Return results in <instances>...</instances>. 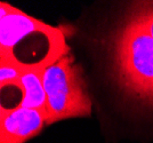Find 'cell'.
<instances>
[{
	"instance_id": "cell-1",
	"label": "cell",
	"mask_w": 153,
	"mask_h": 143,
	"mask_svg": "<svg viewBox=\"0 0 153 143\" xmlns=\"http://www.w3.org/2000/svg\"><path fill=\"white\" fill-rule=\"evenodd\" d=\"M111 78L126 100L153 103V38L129 12L106 39Z\"/></svg>"
},
{
	"instance_id": "cell-2",
	"label": "cell",
	"mask_w": 153,
	"mask_h": 143,
	"mask_svg": "<svg viewBox=\"0 0 153 143\" xmlns=\"http://www.w3.org/2000/svg\"><path fill=\"white\" fill-rule=\"evenodd\" d=\"M44 87L47 95V125L76 117H88L91 101L81 68L63 54L46 68Z\"/></svg>"
},
{
	"instance_id": "cell-3",
	"label": "cell",
	"mask_w": 153,
	"mask_h": 143,
	"mask_svg": "<svg viewBox=\"0 0 153 143\" xmlns=\"http://www.w3.org/2000/svg\"><path fill=\"white\" fill-rule=\"evenodd\" d=\"M59 31L7 2L0 4V56H12L31 36L38 39Z\"/></svg>"
},
{
	"instance_id": "cell-4",
	"label": "cell",
	"mask_w": 153,
	"mask_h": 143,
	"mask_svg": "<svg viewBox=\"0 0 153 143\" xmlns=\"http://www.w3.org/2000/svg\"><path fill=\"white\" fill-rule=\"evenodd\" d=\"M46 120V115L39 110L1 107L0 143H25L42 130Z\"/></svg>"
},
{
	"instance_id": "cell-5",
	"label": "cell",
	"mask_w": 153,
	"mask_h": 143,
	"mask_svg": "<svg viewBox=\"0 0 153 143\" xmlns=\"http://www.w3.org/2000/svg\"><path fill=\"white\" fill-rule=\"evenodd\" d=\"M48 65H34L26 68L22 73L19 88L22 92V98L17 105L39 110L47 118V95L44 87V72ZM47 121V120H46Z\"/></svg>"
},
{
	"instance_id": "cell-6",
	"label": "cell",
	"mask_w": 153,
	"mask_h": 143,
	"mask_svg": "<svg viewBox=\"0 0 153 143\" xmlns=\"http://www.w3.org/2000/svg\"><path fill=\"white\" fill-rule=\"evenodd\" d=\"M26 66L7 56H0V86H19L22 73Z\"/></svg>"
},
{
	"instance_id": "cell-7",
	"label": "cell",
	"mask_w": 153,
	"mask_h": 143,
	"mask_svg": "<svg viewBox=\"0 0 153 143\" xmlns=\"http://www.w3.org/2000/svg\"><path fill=\"white\" fill-rule=\"evenodd\" d=\"M151 109H153V103H152V105H151Z\"/></svg>"
}]
</instances>
